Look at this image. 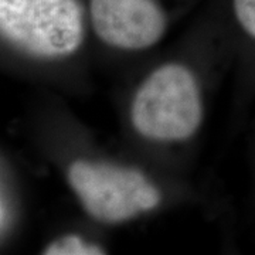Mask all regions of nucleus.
<instances>
[{
	"mask_svg": "<svg viewBox=\"0 0 255 255\" xmlns=\"http://www.w3.org/2000/svg\"><path fill=\"white\" fill-rule=\"evenodd\" d=\"M41 253L46 255H100L107 251L100 244H95L82 236L65 234L51 241Z\"/></svg>",
	"mask_w": 255,
	"mask_h": 255,
	"instance_id": "nucleus-5",
	"label": "nucleus"
},
{
	"mask_svg": "<svg viewBox=\"0 0 255 255\" xmlns=\"http://www.w3.org/2000/svg\"><path fill=\"white\" fill-rule=\"evenodd\" d=\"M88 18L102 43L124 51L156 46L167 27L157 0H90Z\"/></svg>",
	"mask_w": 255,
	"mask_h": 255,
	"instance_id": "nucleus-4",
	"label": "nucleus"
},
{
	"mask_svg": "<svg viewBox=\"0 0 255 255\" xmlns=\"http://www.w3.org/2000/svg\"><path fill=\"white\" fill-rule=\"evenodd\" d=\"M67 179L87 214L104 224L129 221L162 201L159 189L133 167L75 160Z\"/></svg>",
	"mask_w": 255,
	"mask_h": 255,
	"instance_id": "nucleus-3",
	"label": "nucleus"
},
{
	"mask_svg": "<svg viewBox=\"0 0 255 255\" xmlns=\"http://www.w3.org/2000/svg\"><path fill=\"white\" fill-rule=\"evenodd\" d=\"M203 121V98L187 65L166 63L137 87L130 102V124L139 136L157 143L190 139Z\"/></svg>",
	"mask_w": 255,
	"mask_h": 255,
	"instance_id": "nucleus-1",
	"label": "nucleus"
},
{
	"mask_svg": "<svg viewBox=\"0 0 255 255\" xmlns=\"http://www.w3.org/2000/svg\"><path fill=\"white\" fill-rule=\"evenodd\" d=\"M1 38L40 60H63L84 43L85 16L80 0H0Z\"/></svg>",
	"mask_w": 255,
	"mask_h": 255,
	"instance_id": "nucleus-2",
	"label": "nucleus"
},
{
	"mask_svg": "<svg viewBox=\"0 0 255 255\" xmlns=\"http://www.w3.org/2000/svg\"><path fill=\"white\" fill-rule=\"evenodd\" d=\"M231 4L238 28L255 43V0H231Z\"/></svg>",
	"mask_w": 255,
	"mask_h": 255,
	"instance_id": "nucleus-6",
	"label": "nucleus"
}]
</instances>
